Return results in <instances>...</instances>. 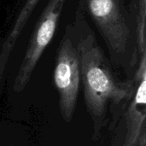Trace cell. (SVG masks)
Instances as JSON below:
<instances>
[{"label": "cell", "mask_w": 146, "mask_h": 146, "mask_svg": "<svg viewBox=\"0 0 146 146\" xmlns=\"http://www.w3.org/2000/svg\"><path fill=\"white\" fill-rule=\"evenodd\" d=\"M146 3L145 0H139L136 14V44L139 57L146 55Z\"/></svg>", "instance_id": "7"}, {"label": "cell", "mask_w": 146, "mask_h": 146, "mask_svg": "<svg viewBox=\"0 0 146 146\" xmlns=\"http://www.w3.org/2000/svg\"><path fill=\"white\" fill-rule=\"evenodd\" d=\"M65 2L66 0H50L38 18L15 79L13 89L15 92L19 93L26 88L38 60L51 42Z\"/></svg>", "instance_id": "3"}, {"label": "cell", "mask_w": 146, "mask_h": 146, "mask_svg": "<svg viewBox=\"0 0 146 146\" xmlns=\"http://www.w3.org/2000/svg\"><path fill=\"white\" fill-rule=\"evenodd\" d=\"M133 79L135 81L133 94L121 114L125 123L121 146H138L140 135L146 131V55L139 56V64Z\"/></svg>", "instance_id": "5"}, {"label": "cell", "mask_w": 146, "mask_h": 146, "mask_svg": "<svg viewBox=\"0 0 146 146\" xmlns=\"http://www.w3.org/2000/svg\"><path fill=\"white\" fill-rule=\"evenodd\" d=\"M138 146H146V131H145L139 137Z\"/></svg>", "instance_id": "8"}, {"label": "cell", "mask_w": 146, "mask_h": 146, "mask_svg": "<svg viewBox=\"0 0 146 146\" xmlns=\"http://www.w3.org/2000/svg\"><path fill=\"white\" fill-rule=\"evenodd\" d=\"M76 47L84 100L92 122V139L99 140L109 123V115L115 121L126 108L133 94L135 81L116 79L93 33L81 38Z\"/></svg>", "instance_id": "1"}, {"label": "cell", "mask_w": 146, "mask_h": 146, "mask_svg": "<svg viewBox=\"0 0 146 146\" xmlns=\"http://www.w3.org/2000/svg\"><path fill=\"white\" fill-rule=\"evenodd\" d=\"M80 59L72 38L66 35L60 44L54 69V84L58 93L59 109L64 121L71 122L80 85Z\"/></svg>", "instance_id": "4"}, {"label": "cell", "mask_w": 146, "mask_h": 146, "mask_svg": "<svg viewBox=\"0 0 146 146\" xmlns=\"http://www.w3.org/2000/svg\"><path fill=\"white\" fill-rule=\"evenodd\" d=\"M87 8L118 65L130 58L134 66L137 58L130 53L132 33L121 1L87 0Z\"/></svg>", "instance_id": "2"}, {"label": "cell", "mask_w": 146, "mask_h": 146, "mask_svg": "<svg viewBox=\"0 0 146 146\" xmlns=\"http://www.w3.org/2000/svg\"><path fill=\"white\" fill-rule=\"evenodd\" d=\"M39 1L40 0H27L26 1L18 16L16 17V20L13 25L12 29L10 30L8 37L6 38L3 44L2 50L0 52V65L6 66L9 61V56L12 52V50L14 49V46L17 39L21 34V32L23 31L28 19L32 15L35 7L39 3Z\"/></svg>", "instance_id": "6"}]
</instances>
